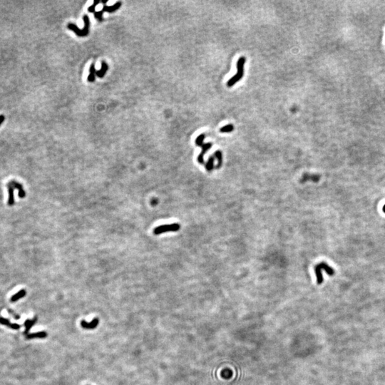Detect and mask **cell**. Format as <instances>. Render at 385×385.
<instances>
[{"label": "cell", "mask_w": 385, "mask_h": 385, "mask_svg": "<svg viewBox=\"0 0 385 385\" xmlns=\"http://www.w3.org/2000/svg\"><path fill=\"white\" fill-rule=\"evenodd\" d=\"M0 324L9 327H10L11 328V329H14V330H18L21 327V325H19V324L11 323L8 319L2 318V317H0Z\"/></svg>", "instance_id": "8"}, {"label": "cell", "mask_w": 385, "mask_h": 385, "mask_svg": "<svg viewBox=\"0 0 385 385\" xmlns=\"http://www.w3.org/2000/svg\"><path fill=\"white\" fill-rule=\"evenodd\" d=\"M214 155L216 157L218 161V163L216 166H215V168L216 169H219L221 168V166L223 164V154L222 152L221 151H215V153H214Z\"/></svg>", "instance_id": "17"}, {"label": "cell", "mask_w": 385, "mask_h": 385, "mask_svg": "<svg viewBox=\"0 0 385 385\" xmlns=\"http://www.w3.org/2000/svg\"><path fill=\"white\" fill-rule=\"evenodd\" d=\"M315 275L317 277V282H318V284L320 285L323 283L324 280H323V275H322V270L320 269V268L318 267V265H317L315 267Z\"/></svg>", "instance_id": "15"}, {"label": "cell", "mask_w": 385, "mask_h": 385, "mask_svg": "<svg viewBox=\"0 0 385 385\" xmlns=\"http://www.w3.org/2000/svg\"><path fill=\"white\" fill-rule=\"evenodd\" d=\"M8 312H9V313H11V315H12V316L14 317V318L15 319H16V320H19V319L20 318V316H19V315H17L16 313L14 312L12 310H10V309H8Z\"/></svg>", "instance_id": "23"}, {"label": "cell", "mask_w": 385, "mask_h": 385, "mask_svg": "<svg viewBox=\"0 0 385 385\" xmlns=\"http://www.w3.org/2000/svg\"><path fill=\"white\" fill-rule=\"evenodd\" d=\"M180 225L178 223H172L169 225H163L156 227L153 230L155 235H160L166 232H177L180 230Z\"/></svg>", "instance_id": "4"}, {"label": "cell", "mask_w": 385, "mask_h": 385, "mask_svg": "<svg viewBox=\"0 0 385 385\" xmlns=\"http://www.w3.org/2000/svg\"><path fill=\"white\" fill-rule=\"evenodd\" d=\"M26 295H27L26 290H21L20 291H19L18 293H16L15 295H14L13 296L11 297V299H10L11 302H16V301L19 300V299H21V298H22V297H24Z\"/></svg>", "instance_id": "16"}, {"label": "cell", "mask_w": 385, "mask_h": 385, "mask_svg": "<svg viewBox=\"0 0 385 385\" xmlns=\"http://www.w3.org/2000/svg\"><path fill=\"white\" fill-rule=\"evenodd\" d=\"M83 22H84V27L83 28V30H80V29L77 26V25L74 24H72V23H69V24L67 25L68 29H69V30L73 31V32H74L78 36H81V37H83V36H86L89 33L90 20H89V17L87 16V15H84V16H83Z\"/></svg>", "instance_id": "2"}, {"label": "cell", "mask_w": 385, "mask_h": 385, "mask_svg": "<svg viewBox=\"0 0 385 385\" xmlns=\"http://www.w3.org/2000/svg\"><path fill=\"white\" fill-rule=\"evenodd\" d=\"M36 321H37V317H35L33 320H27L26 322H24V327H25L24 334H27V335L28 334L30 330L32 327L33 325L36 323Z\"/></svg>", "instance_id": "11"}, {"label": "cell", "mask_w": 385, "mask_h": 385, "mask_svg": "<svg viewBox=\"0 0 385 385\" xmlns=\"http://www.w3.org/2000/svg\"><path fill=\"white\" fill-rule=\"evenodd\" d=\"M5 119V117L4 115H0V125L3 123Z\"/></svg>", "instance_id": "24"}, {"label": "cell", "mask_w": 385, "mask_h": 385, "mask_svg": "<svg viewBox=\"0 0 385 385\" xmlns=\"http://www.w3.org/2000/svg\"><path fill=\"white\" fill-rule=\"evenodd\" d=\"M318 265L319 267H320V268H321V269H322V270H324V271H325L326 273H327V275H330V276L334 275V270L333 269H332V268L331 267H330V265H328L326 263V262H320V264H318Z\"/></svg>", "instance_id": "10"}, {"label": "cell", "mask_w": 385, "mask_h": 385, "mask_svg": "<svg viewBox=\"0 0 385 385\" xmlns=\"http://www.w3.org/2000/svg\"><path fill=\"white\" fill-rule=\"evenodd\" d=\"M99 3H100V2H99V1H96V2H94V4H93V5H91L90 7H89V9H88L89 12L94 13V14L95 12H96V11H95V9H96V5H99Z\"/></svg>", "instance_id": "22"}, {"label": "cell", "mask_w": 385, "mask_h": 385, "mask_svg": "<svg viewBox=\"0 0 385 385\" xmlns=\"http://www.w3.org/2000/svg\"><path fill=\"white\" fill-rule=\"evenodd\" d=\"M214 160H215V158H214V156H211L208 158V160L207 163H206L205 168H206V170H207L208 171H209V172H211V171L213 170V168H214Z\"/></svg>", "instance_id": "19"}, {"label": "cell", "mask_w": 385, "mask_h": 385, "mask_svg": "<svg viewBox=\"0 0 385 385\" xmlns=\"http://www.w3.org/2000/svg\"><path fill=\"white\" fill-rule=\"evenodd\" d=\"M46 336H47V333L46 332H36V333H33V334H27L26 336V338L27 340H30V339H34V338H45Z\"/></svg>", "instance_id": "14"}, {"label": "cell", "mask_w": 385, "mask_h": 385, "mask_svg": "<svg viewBox=\"0 0 385 385\" xmlns=\"http://www.w3.org/2000/svg\"><path fill=\"white\" fill-rule=\"evenodd\" d=\"M205 139V135L204 133H202L201 135H199L196 138V144L198 146H202L204 143H203V141L204 139Z\"/></svg>", "instance_id": "21"}, {"label": "cell", "mask_w": 385, "mask_h": 385, "mask_svg": "<svg viewBox=\"0 0 385 385\" xmlns=\"http://www.w3.org/2000/svg\"><path fill=\"white\" fill-rule=\"evenodd\" d=\"M7 188H8V192H9V200H8V205L9 206H12L14 204V188L12 186H11L10 184L8 183L7 184Z\"/></svg>", "instance_id": "9"}, {"label": "cell", "mask_w": 385, "mask_h": 385, "mask_svg": "<svg viewBox=\"0 0 385 385\" xmlns=\"http://www.w3.org/2000/svg\"><path fill=\"white\" fill-rule=\"evenodd\" d=\"M108 69V66L106 62L103 61L102 63V69L99 71H96V76H97L99 78H103L106 74V73L107 72Z\"/></svg>", "instance_id": "12"}, {"label": "cell", "mask_w": 385, "mask_h": 385, "mask_svg": "<svg viewBox=\"0 0 385 385\" xmlns=\"http://www.w3.org/2000/svg\"><path fill=\"white\" fill-rule=\"evenodd\" d=\"M212 146V143H204V144L202 146V150H201V152L200 153L199 155L198 156V162L200 163V164H203L204 163V155L205 154V153L207 152L208 151H209L211 149V148Z\"/></svg>", "instance_id": "5"}, {"label": "cell", "mask_w": 385, "mask_h": 385, "mask_svg": "<svg viewBox=\"0 0 385 385\" xmlns=\"http://www.w3.org/2000/svg\"><path fill=\"white\" fill-rule=\"evenodd\" d=\"M312 180V181L317 182L320 180V176H317V175H308V174H305L303 176V178L302 179V182H305L306 180Z\"/></svg>", "instance_id": "18"}, {"label": "cell", "mask_w": 385, "mask_h": 385, "mask_svg": "<svg viewBox=\"0 0 385 385\" xmlns=\"http://www.w3.org/2000/svg\"><path fill=\"white\" fill-rule=\"evenodd\" d=\"M89 71H90V74H89V76L88 77L87 81H88L89 82H94L95 80H96V69H95L94 63H93L91 65Z\"/></svg>", "instance_id": "13"}, {"label": "cell", "mask_w": 385, "mask_h": 385, "mask_svg": "<svg viewBox=\"0 0 385 385\" xmlns=\"http://www.w3.org/2000/svg\"><path fill=\"white\" fill-rule=\"evenodd\" d=\"M246 57L245 56H241L238 60L236 64L237 67V73L235 76H233L232 78H230L227 82V86L228 87H232L235 83L238 82L243 77L244 75V66L246 63Z\"/></svg>", "instance_id": "1"}, {"label": "cell", "mask_w": 385, "mask_h": 385, "mask_svg": "<svg viewBox=\"0 0 385 385\" xmlns=\"http://www.w3.org/2000/svg\"><path fill=\"white\" fill-rule=\"evenodd\" d=\"M11 186H12L14 189L18 190L19 191V196L21 198H24L25 196H26V192L24 191V190L23 189V186L22 185L21 183H19V182L15 181V180H11L9 183Z\"/></svg>", "instance_id": "6"}, {"label": "cell", "mask_w": 385, "mask_h": 385, "mask_svg": "<svg viewBox=\"0 0 385 385\" xmlns=\"http://www.w3.org/2000/svg\"><path fill=\"white\" fill-rule=\"evenodd\" d=\"M382 210H383V212H384V213H385V205H384V206H383V208H382Z\"/></svg>", "instance_id": "25"}, {"label": "cell", "mask_w": 385, "mask_h": 385, "mask_svg": "<svg viewBox=\"0 0 385 385\" xmlns=\"http://www.w3.org/2000/svg\"><path fill=\"white\" fill-rule=\"evenodd\" d=\"M99 324V319L98 318H94L93 319V320L91 321L90 323L89 322H86L85 320H82L81 322V325L82 327L84 329H87V330H91V329H94L96 328L97 325Z\"/></svg>", "instance_id": "7"}, {"label": "cell", "mask_w": 385, "mask_h": 385, "mask_svg": "<svg viewBox=\"0 0 385 385\" xmlns=\"http://www.w3.org/2000/svg\"><path fill=\"white\" fill-rule=\"evenodd\" d=\"M121 6V2H118L115 3L112 6H107L106 5H104L102 10L99 11H96L94 13V17L101 22V21H103V14L104 12H114V11L120 8Z\"/></svg>", "instance_id": "3"}, {"label": "cell", "mask_w": 385, "mask_h": 385, "mask_svg": "<svg viewBox=\"0 0 385 385\" xmlns=\"http://www.w3.org/2000/svg\"><path fill=\"white\" fill-rule=\"evenodd\" d=\"M233 129H234V126H233V124H227V125L221 128L220 131L221 133H230V132L233 131Z\"/></svg>", "instance_id": "20"}]
</instances>
